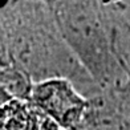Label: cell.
Segmentation results:
<instances>
[{
	"mask_svg": "<svg viewBox=\"0 0 130 130\" xmlns=\"http://www.w3.org/2000/svg\"><path fill=\"white\" fill-rule=\"evenodd\" d=\"M31 97L46 117L65 129L77 125L88 108V101L65 78L39 81L32 86Z\"/></svg>",
	"mask_w": 130,
	"mask_h": 130,
	"instance_id": "1",
	"label": "cell"
},
{
	"mask_svg": "<svg viewBox=\"0 0 130 130\" xmlns=\"http://www.w3.org/2000/svg\"><path fill=\"white\" fill-rule=\"evenodd\" d=\"M41 130H67V129L60 126L57 122L51 120L49 117H45L43 121V125H41Z\"/></svg>",
	"mask_w": 130,
	"mask_h": 130,
	"instance_id": "2",
	"label": "cell"
},
{
	"mask_svg": "<svg viewBox=\"0 0 130 130\" xmlns=\"http://www.w3.org/2000/svg\"><path fill=\"white\" fill-rule=\"evenodd\" d=\"M122 68H123V70L126 72V82H125V86H123V89L127 90V92H130V69L127 68V65H126L125 62L122 64Z\"/></svg>",
	"mask_w": 130,
	"mask_h": 130,
	"instance_id": "3",
	"label": "cell"
}]
</instances>
